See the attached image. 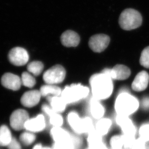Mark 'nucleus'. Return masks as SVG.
<instances>
[{
  "mask_svg": "<svg viewBox=\"0 0 149 149\" xmlns=\"http://www.w3.org/2000/svg\"><path fill=\"white\" fill-rule=\"evenodd\" d=\"M89 93L88 88L80 84H72L65 88L61 97L66 103H73L86 97Z\"/></svg>",
  "mask_w": 149,
  "mask_h": 149,
  "instance_id": "nucleus-4",
  "label": "nucleus"
},
{
  "mask_svg": "<svg viewBox=\"0 0 149 149\" xmlns=\"http://www.w3.org/2000/svg\"><path fill=\"white\" fill-rule=\"evenodd\" d=\"M106 140L109 149L123 148L125 142V136L120 132L109 135Z\"/></svg>",
  "mask_w": 149,
  "mask_h": 149,
  "instance_id": "nucleus-21",
  "label": "nucleus"
},
{
  "mask_svg": "<svg viewBox=\"0 0 149 149\" xmlns=\"http://www.w3.org/2000/svg\"><path fill=\"white\" fill-rule=\"evenodd\" d=\"M1 84L4 87L13 91L19 90L22 85L19 76L10 73L4 74L1 77Z\"/></svg>",
  "mask_w": 149,
  "mask_h": 149,
  "instance_id": "nucleus-13",
  "label": "nucleus"
},
{
  "mask_svg": "<svg viewBox=\"0 0 149 149\" xmlns=\"http://www.w3.org/2000/svg\"><path fill=\"white\" fill-rule=\"evenodd\" d=\"M27 52L22 47H16L12 49L8 54L9 61L14 65L23 66L29 61Z\"/></svg>",
  "mask_w": 149,
  "mask_h": 149,
  "instance_id": "nucleus-8",
  "label": "nucleus"
},
{
  "mask_svg": "<svg viewBox=\"0 0 149 149\" xmlns=\"http://www.w3.org/2000/svg\"><path fill=\"white\" fill-rule=\"evenodd\" d=\"M22 84L28 88L33 87L36 83L35 77L28 72H23L22 76Z\"/></svg>",
  "mask_w": 149,
  "mask_h": 149,
  "instance_id": "nucleus-26",
  "label": "nucleus"
},
{
  "mask_svg": "<svg viewBox=\"0 0 149 149\" xmlns=\"http://www.w3.org/2000/svg\"><path fill=\"white\" fill-rule=\"evenodd\" d=\"M142 23L141 15L134 9H125L119 17V25L124 30L131 31L136 29L141 25Z\"/></svg>",
  "mask_w": 149,
  "mask_h": 149,
  "instance_id": "nucleus-3",
  "label": "nucleus"
},
{
  "mask_svg": "<svg viewBox=\"0 0 149 149\" xmlns=\"http://www.w3.org/2000/svg\"><path fill=\"white\" fill-rule=\"evenodd\" d=\"M62 44L66 47H74L80 42V37L73 31L68 30L63 32L61 36Z\"/></svg>",
  "mask_w": 149,
  "mask_h": 149,
  "instance_id": "nucleus-18",
  "label": "nucleus"
},
{
  "mask_svg": "<svg viewBox=\"0 0 149 149\" xmlns=\"http://www.w3.org/2000/svg\"><path fill=\"white\" fill-rule=\"evenodd\" d=\"M90 113L92 118L97 120L104 117L105 109L98 99L93 97L91 102Z\"/></svg>",
  "mask_w": 149,
  "mask_h": 149,
  "instance_id": "nucleus-19",
  "label": "nucleus"
},
{
  "mask_svg": "<svg viewBox=\"0 0 149 149\" xmlns=\"http://www.w3.org/2000/svg\"><path fill=\"white\" fill-rule=\"evenodd\" d=\"M47 99L50 107L55 111L61 113L65 111L67 103L61 96H47Z\"/></svg>",
  "mask_w": 149,
  "mask_h": 149,
  "instance_id": "nucleus-20",
  "label": "nucleus"
},
{
  "mask_svg": "<svg viewBox=\"0 0 149 149\" xmlns=\"http://www.w3.org/2000/svg\"><path fill=\"white\" fill-rule=\"evenodd\" d=\"M12 138L11 131L7 126L2 125L0 127V146H7Z\"/></svg>",
  "mask_w": 149,
  "mask_h": 149,
  "instance_id": "nucleus-23",
  "label": "nucleus"
},
{
  "mask_svg": "<svg viewBox=\"0 0 149 149\" xmlns=\"http://www.w3.org/2000/svg\"><path fill=\"white\" fill-rule=\"evenodd\" d=\"M44 69V65L40 61H33L29 63L27 66V70L33 75L38 76L41 73Z\"/></svg>",
  "mask_w": 149,
  "mask_h": 149,
  "instance_id": "nucleus-25",
  "label": "nucleus"
},
{
  "mask_svg": "<svg viewBox=\"0 0 149 149\" xmlns=\"http://www.w3.org/2000/svg\"><path fill=\"white\" fill-rule=\"evenodd\" d=\"M139 107L138 99L126 92L122 93L118 95L115 106L117 115L128 117L135 113Z\"/></svg>",
  "mask_w": 149,
  "mask_h": 149,
  "instance_id": "nucleus-2",
  "label": "nucleus"
},
{
  "mask_svg": "<svg viewBox=\"0 0 149 149\" xmlns=\"http://www.w3.org/2000/svg\"><path fill=\"white\" fill-rule=\"evenodd\" d=\"M66 120L70 129L71 132L75 135L83 136V118L81 117L78 113L71 111L68 114Z\"/></svg>",
  "mask_w": 149,
  "mask_h": 149,
  "instance_id": "nucleus-10",
  "label": "nucleus"
},
{
  "mask_svg": "<svg viewBox=\"0 0 149 149\" xmlns=\"http://www.w3.org/2000/svg\"><path fill=\"white\" fill-rule=\"evenodd\" d=\"M66 71L63 66L56 65L48 69L43 74V80L47 84L60 83L65 79Z\"/></svg>",
  "mask_w": 149,
  "mask_h": 149,
  "instance_id": "nucleus-6",
  "label": "nucleus"
},
{
  "mask_svg": "<svg viewBox=\"0 0 149 149\" xmlns=\"http://www.w3.org/2000/svg\"><path fill=\"white\" fill-rule=\"evenodd\" d=\"M138 136L143 139L146 142H149V123L141 125L138 128Z\"/></svg>",
  "mask_w": 149,
  "mask_h": 149,
  "instance_id": "nucleus-28",
  "label": "nucleus"
},
{
  "mask_svg": "<svg viewBox=\"0 0 149 149\" xmlns=\"http://www.w3.org/2000/svg\"><path fill=\"white\" fill-rule=\"evenodd\" d=\"M113 122L110 118L103 117L95 123V131L105 139L108 138L111 133Z\"/></svg>",
  "mask_w": 149,
  "mask_h": 149,
  "instance_id": "nucleus-14",
  "label": "nucleus"
},
{
  "mask_svg": "<svg viewBox=\"0 0 149 149\" xmlns=\"http://www.w3.org/2000/svg\"><path fill=\"white\" fill-rule=\"evenodd\" d=\"M49 123L53 127H63L64 119L61 113L54 111L49 116Z\"/></svg>",
  "mask_w": 149,
  "mask_h": 149,
  "instance_id": "nucleus-24",
  "label": "nucleus"
},
{
  "mask_svg": "<svg viewBox=\"0 0 149 149\" xmlns=\"http://www.w3.org/2000/svg\"><path fill=\"white\" fill-rule=\"evenodd\" d=\"M102 73L116 80H125L131 74L130 70L127 66L122 65H116L112 69H105Z\"/></svg>",
  "mask_w": 149,
  "mask_h": 149,
  "instance_id": "nucleus-11",
  "label": "nucleus"
},
{
  "mask_svg": "<svg viewBox=\"0 0 149 149\" xmlns=\"http://www.w3.org/2000/svg\"><path fill=\"white\" fill-rule=\"evenodd\" d=\"M40 92L42 96H60L62 93L60 88L54 85L47 84L42 86Z\"/></svg>",
  "mask_w": 149,
  "mask_h": 149,
  "instance_id": "nucleus-22",
  "label": "nucleus"
},
{
  "mask_svg": "<svg viewBox=\"0 0 149 149\" xmlns=\"http://www.w3.org/2000/svg\"><path fill=\"white\" fill-rule=\"evenodd\" d=\"M142 106L144 109H149V98H145L142 100Z\"/></svg>",
  "mask_w": 149,
  "mask_h": 149,
  "instance_id": "nucleus-33",
  "label": "nucleus"
},
{
  "mask_svg": "<svg viewBox=\"0 0 149 149\" xmlns=\"http://www.w3.org/2000/svg\"><path fill=\"white\" fill-rule=\"evenodd\" d=\"M131 149H148L147 142L137 136L134 141Z\"/></svg>",
  "mask_w": 149,
  "mask_h": 149,
  "instance_id": "nucleus-30",
  "label": "nucleus"
},
{
  "mask_svg": "<svg viewBox=\"0 0 149 149\" xmlns=\"http://www.w3.org/2000/svg\"><path fill=\"white\" fill-rule=\"evenodd\" d=\"M124 149L123 148H112V149Z\"/></svg>",
  "mask_w": 149,
  "mask_h": 149,
  "instance_id": "nucleus-38",
  "label": "nucleus"
},
{
  "mask_svg": "<svg viewBox=\"0 0 149 149\" xmlns=\"http://www.w3.org/2000/svg\"><path fill=\"white\" fill-rule=\"evenodd\" d=\"M52 146L53 149H77L72 143L66 144L53 143Z\"/></svg>",
  "mask_w": 149,
  "mask_h": 149,
  "instance_id": "nucleus-31",
  "label": "nucleus"
},
{
  "mask_svg": "<svg viewBox=\"0 0 149 149\" xmlns=\"http://www.w3.org/2000/svg\"><path fill=\"white\" fill-rule=\"evenodd\" d=\"M140 64L146 68H149V47L144 49L140 58Z\"/></svg>",
  "mask_w": 149,
  "mask_h": 149,
  "instance_id": "nucleus-29",
  "label": "nucleus"
},
{
  "mask_svg": "<svg viewBox=\"0 0 149 149\" xmlns=\"http://www.w3.org/2000/svg\"><path fill=\"white\" fill-rule=\"evenodd\" d=\"M149 81V75L145 71H142L136 74L132 84L133 90L141 92L146 89Z\"/></svg>",
  "mask_w": 149,
  "mask_h": 149,
  "instance_id": "nucleus-16",
  "label": "nucleus"
},
{
  "mask_svg": "<svg viewBox=\"0 0 149 149\" xmlns=\"http://www.w3.org/2000/svg\"><path fill=\"white\" fill-rule=\"evenodd\" d=\"M92 93L98 100L105 99L112 94L113 84L112 79L105 74H93L90 80Z\"/></svg>",
  "mask_w": 149,
  "mask_h": 149,
  "instance_id": "nucleus-1",
  "label": "nucleus"
},
{
  "mask_svg": "<svg viewBox=\"0 0 149 149\" xmlns=\"http://www.w3.org/2000/svg\"><path fill=\"white\" fill-rule=\"evenodd\" d=\"M19 139L21 142L25 145H31L36 139V135L32 132H24L20 135Z\"/></svg>",
  "mask_w": 149,
  "mask_h": 149,
  "instance_id": "nucleus-27",
  "label": "nucleus"
},
{
  "mask_svg": "<svg viewBox=\"0 0 149 149\" xmlns=\"http://www.w3.org/2000/svg\"><path fill=\"white\" fill-rule=\"evenodd\" d=\"M115 123L120 130V133L125 136H138V128L128 116L117 115Z\"/></svg>",
  "mask_w": 149,
  "mask_h": 149,
  "instance_id": "nucleus-5",
  "label": "nucleus"
},
{
  "mask_svg": "<svg viewBox=\"0 0 149 149\" xmlns=\"http://www.w3.org/2000/svg\"><path fill=\"white\" fill-rule=\"evenodd\" d=\"M43 149H53V148H52V146H44L43 147Z\"/></svg>",
  "mask_w": 149,
  "mask_h": 149,
  "instance_id": "nucleus-37",
  "label": "nucleus"
},
{
  "mask_svg": "<svg viewBox=\"0 0 149 149\" xmlns=\"http://www.w3.org/2000/svg\"><path fill=\"white\" fill-rule=\"evenodd\" d=\"M29 120L27 112L24 109H17L13 112L10 116V125L15 130H21L25 128L26 123Z\"/></svg>",
  "mask_w": 149,
  "mask_h": 149,
  "instance_id": "nucleus-7",
  "label": "nucleus"
},
{
  "mask_svg": "<svg viewBox=\"0 0 149 149\" xmlns=\"http://www.w3.org/2000/svg\"><path fill=\"white\" fill-rule=\"evenodd\" d=\"M47 122L44 115L39 114L36 117L29 119L26 123L25 129L32 133L41 132L46 129Z\"/></svg>",
  "mask_w": 149,
  "mask_h": 149,
  "instance_id": "nucleus-12",
  "label": "nucleus"
},
{
  "mask_svg": "<svg viewBox=\"0 0 149 149\" xmlns=\"http://www.w3.org/2000/svg\"><path fill=\"white\" fill-rule=\"evenodd\" d=\"M8 149H22V147L19 141L13 138L10 143L7 146Z\"/></svg>",
  "mask_w": 149,
  "mask_h": 149,
  "instance_id": "nucleus-32",
  "label": "nucleus"
},
{
  "mask_svg": "<svg viewBox=\"0 0 149 149\" xmlns=\"http://www.w3.org/2000/svg\"><path fill=\"white\" fill-rule=\"evenodd\" d=\"M99 149H109V148L107 143H106L103 146H102Z\"/></svg>",
  "mask_w": 149,
  "mask_h": 149,
  "instance_id": "nucleus-36",
  "label": "nucleus"
},
{
  "mask_svg": "<svg viewBox=\"0 0 149 149\" xmlns=\"http://www.w3.org/2000/svg\"><path fill=\"white\" fill-rule=\"evenodd\" d=\"M110 38L104 34H97L91 37L89 41L90 49L95 52H103L109 45Z\"/></svg>",
  "mask_w": 149,
  "mask_h": 149,
  "instance_id": "nucleus-9",
  "label": "nucleus"
},
{
  "mask_svg": "<svg viewBox=\"0 0 149 149\" xmlns=\"http://www.w3.org/2000/svg\"><path fill=\"white\" fill-rule=\"evenodd\" d=\"M84 138L85 144L87 146L99 148L106 143V139L95 130L85 136Z\"/></svg>",
  "mask_w": 149,
  "mask_h": 149,
  "instance_id": "nucleus-17",
  "label": "nucleus"
},
{
  "mask_svg": "<svg viewBox=\"0 0 149 149\" xmlns=\"http://www.w3.org/2000/svg\"><path fill=\"white\" fill-rule=\"evenodd\" d=\"M41 97V95L40 91H30L23 94L21 98V103L24 107L32 108L38 103Z\"/></svg>",
  "mask_w": 149,
  "mask_h": 149,
  "instance_id": "nucleus-15",
  "label": "nucleus"
},
{
  "mask_svg": "<svg viewBox=\"0 0 149 149\" xmlns=\"http://www.w3.org/2000/svg\"><path fill=\"white\" fill-rule=\"evenodd\" d=\"M103 145H102V146H103ZM102 146L100 147L99 148H93V147H91L87 146H85H85L83 147V149H99Z\"/></svg>",
  "mask_w": 149,
  "mask_h": 149,
  "instance_id": "nucleus-35",
  "label": "nucleus"
},
{
  "mask_svg": "<svg viewBox=\"0 0 149 149\" xmlns=\"http://www.w3.org/2000/svg\"><path fill=\"white\" fill-rule=\"evenodd\" d=\"M43 147H44L42 146L41 144L39 143L35 145L33 149H43Z\"/></svg>",
  "mask_w": 149,
  "mask_h": 149,
  "instance_id": "nucleus-34",
  "label": "nucleus"
}]
</instances>
